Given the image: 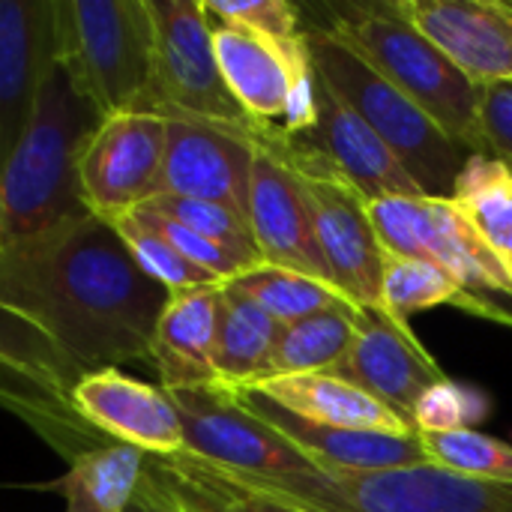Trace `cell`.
<instances>
[{
  "mask_svg": "<svg viewBox=\"0 0 512 512\" xmlns=\"http://www.w3.org/2000/svg\"><path fill=\"white\" fill-rule=\"evenodd\" d=\"M225 285L246 294L282 327L351 303L330 282H321V279H312V276H303V273H294L285 267H273V264H258Z\"/></svg>",
  "mask_w": 512,
  "mask_h": 512,
  "instance_id": "obj_28",
  "label": "cell"
},
{
  "mask_svg": "<svg viewBox=\"0 0 512 512\" xmlns=\"http://www.w3.org/2000/svg\"><path fill=\"white\" fill-rule=\"evenodd\" d=\"M360 306L345 303L282 327L267 378L330 372L354 345ZM264 378V381H267Z\"/></svg>",
  "mask_w": 512,
  "mask_h": 512,
  "instance_id": "obj_26",
  "label": "cell"
},
{
  "mask_svg": "<svg viewBox=\"0 0 512 512\" xmlns=\"http://www.w3.org/2000/svg\"><path fill=\"white\" fill-rule=\"evenodd\" d=\"M441 303H456V285L453 279L423 258H405V255H384V279H381V309L411 324L414 315L435 309Z\"/></svg>",
  "mask_w": 512,
  "mask_h": 512,
  "instance_id": "obj_29",
  "label": "cell"
},
{
  "mask_svg": "<svg viewBox=\"0 0 512 512\" xmlns=\"http://www.w3.org/2000/svg\"><path fill=\"white\" fill-rule=\"evenodd\" d=\"M72 405L96 432L144 456H174L186 450L183 426L168 393L120 369L84 378L72 390Z\"/></svg>",
  "mask_w": 512,
  "mask_h": 512,
  "instance_id": "obj_19",
  "label": "cell"
},
{
  "mask_svg": "<svg viewBox=\"0 0 512 512\" xmlns=\"http://www.w3.org/2000/svg\"><path fill=\"white\" fill-rule=\"evenodd\" d=\"M237 402L291 441L303 456H309L324 474H378V471H399L414 465H429V453L423 438L414 435H390V432H360V429H333L312 423L264 393L243 387L231 390Z\"/></svg>",
  "mask_w": 512,
  "mask_h": 512,
  "instance_id": "obj_15",
  "label": "cell"
},
{
  "mask_svg": "<svg viewBox=\"0 0 512 512\" xmlns=\"http://www.w3.org/2000/svg\"><path fill=\"white\" fill-rule=\"evenodd\" d=\"M168 291L87 213L0 252V381L72 399L105 369L150 363Z\"/></svg>",
  "mask_w": 512,
  "mask_h": 512,
  "instance_id": "obj_1",
  "label": "cell"
},
{
  "mask_svg": "<svg viewBox=\"0 0 512 512\" xmlns=\"http://www.w3.org/2000/svg\"><path fill=\"white\" fill-rule=\"evenodd\" d=\"M309 57L324 84L387 144L426 198H453L465 162L474 156L453 141L420 105L393 87L348 42L321 24H303Z\"/></svg>",
  "mask_w": 512,
  "mask_h": 512,
  "instance_id": "obj_3",
  "label": "cell"
},
{
  "mask_svg": "<svg viewBox=\"0 0 512 512\" xmlns=\"http://www.w3.org/2000/svg\"><path fill=\"white\" fill-rule=\"evenodd\" d=\"M435 465L468 477L512 480V444L477 429H459L444 435H420Z\"/></svg>",
  "mask_w": 512,
  "mask_h": 512,
  "instance_id": "obj_32",
  "label": "cell"
},
{
  "mask_svg": "<svg viewBox=\"0 0 512 512\" xmlns=\"http://www.w3.org/2000/svg\"><path fill=\"white\" fill-rule=\"evenodd\" d=\"M246 222L264 264L285 267L321 282H330L327 261L321 255L309 201L303 186L270 138V126H255V159L249 174ZM336 288V285H333Z\"/></svg>",
  "mask_w": 512,
  "mask_h": 512,
  "instance_id": "obj_12",
  "label": "cell"
},
{
  "mask_svg": "<svg viewBox=\"0 0 512 512\" xmlns=\"http://www.w3.org/2000/svg\"><path fill=\"white\" fill-rule=\"evenodd\" d=\"M270 138L294 168L309 201L315 237L333 285L360 309H381L384 246L366 195L315 147L270 126Z\"/></svg>",
  "mask_w": 512,
  "mask_h": 512,
  "instance_id": "obj_8",
  "label": "cell"
},
{
  "mask_svg": "<svg viewBox=\"0 0 512 512\" xmlns=\"http://www.w3.org/2000/svg\"><path fill=\"white\" fill-rule=\"evenodd\" d=\"M219 288L222 285H207L168 297L150 345V366L159 372L162 390H198L219 384L213 366Z\"/></svg>",
  "mask_w": 512,
  "mask_h": 512,
  "instance_id": "obj_21",
  "label": "cell"
},
{
  "mask_svg": "<svg viewBox=\"0 0 512 512\" xmlns=\"http://www.w3.org/2000/svg\"><path fill=\"white\" fill-rule=\"evenodd\" d=\"M210 27L219 72L237 105L252 123L279 126L291 84L312 69L306 36L300 33L294 39L276 42L219 21H210Z\"/></svg>",
  "mask_w": 512,
  "mask_h": 512,
  "instance_id": "obj_18",
  "label": "cell"
},
{
  "mask_svg": "<svg viewBox=\"0 0 512 512\" xmlns=\"http://www.w3.org/2000/svg\"><path fill=\"white\" fill-rule=\"evenodd\" d=\"M156 210H162L165 216L177 219L180 225L192 228L195 234H201L204 240L222 246L225 252H231L234 258H240L246 267H258L261 252L255 246L252 228L246 222V216L222 207V204H210V201H195V198H177V195H159L156 201H150Z\"/></svg>",
  "mask_w": 512,
  "mask_h": 512,
  "instance_id": "obj_31",
  "label": "cell"
},
{
  "mask_svg": "<svg viewBox=\"0 0 512 512\" xmlns=\"http://www.w3.org/2000/svg\"><path fill=\"white\" fill-rule=\"evenodd\" d=\"M54 57V0H0V171L33 117Z\"/></svg>",
  "mask_w": 512,
  "mask_h": 512,
  "instance_id": "obj_17",
  "label": "cell"
},
{
  "mask_svg": "<svg viewBox=\"0 0 512 512\" xmlns=\"http://www.w3.org/2000/svg\"><path fill=\"white\" fill-rule=\"evenodd\" d=\"M243 483L306 512H512V480L468 477L435 462L378 474Z\"/></svg>",
  "mask_w": 512,
  "mask_h": 512,
  "instance_id": "obj_7",
  "label": "cell"
},
{
  "mask_svg": "<svg viewBox=\"0 0 512 512\" xmlns=\"http://www.w3.org/2000/svg\"><path fill=\"white\" fill-rule=\"evenodd\" d=\"M453 201L512 270V168L507 159L474 153L453 189Z\"/></svg>",
  "mask_w": 512,
  "mask_h": 512,
  "instance_id": "obj_27",
  "label": "cell"
},
{
  "mask_svg": "<svg viewBox=\"0 0 512 512\" xmlns=\"http://www.w3.org/2000/svg\"><path fill=\"white\" fill-rule=\"evenodd\" d=\"M510 3H512V0H510Z\"/></svg>",
  "mask_w": 512,
  "mask_h": 512,
  "instance_id": "obj_40",
  "label": "cell"
},
{
  "mask_svg": "<svg viewBox=\"0 0 512 512\" xmlns=\"http://www.w3.org/2000/svg\"><path fill=\"white\" fill-rule=\"evenodd\" d=\"M486 414H489V402L480 390L447 378L429 387L417 399L411 411V426L417 435H444V432L474 429V423L483 420Z\"/></svg>",
  "mask_w": 512,
  "mask_h": 512,
  "instance_id": "obj_33",
  "label": "cell"
},
{
  "mask_svg": "<svg viewBox=\"0 0 512 512\" xmlns=\"http://www.w3.org/2000/svg\"><path fill=\"white\" fill-rule=\"evenodd\" d=\"M147 471L189 512H306L192 456H147Z\"/></svg>",
  "mask_w": 512,
  "mask_h": 512,
  "instance_id": "obj_24",
  "label": "cell"
},
{
  "mask_svg": "<svg viewBox=\"0 0 512 512\" xmlns=\"http://www.w3.org/2000/svg\"><path fill=\"white\" fill-rule=\"evenodd\" d=\"M126 512H186L177 501H174V495L147 471V465H144V477H141V486H138V492H135V498H132V504H129V510Z\"/></svg>",
  "mask_w": 512,
  "mask_h": 512,
  "instance_id": "obj_37",
  "label": "cell"
},
{
  "mask_svg": "<svg viewBox=\"0 0 512 512\" xmlns=\"http://www.w3.org/2000/svg\"><path fill=\"white\" fill-rule=\"evenodd\" d=\"M369 216L384 252L432 261L453 279L456 309L512 327V270L453 198H378Z\"/></svg>",
  "mask_w": 512,
  "mask_h": 512,
  "instance_id": "obj_5",
  "label": "cell"
},
{
  "mask_svg": "<svg viewBox=\"0 0 512 512\" xmlns=\"http://www.w3.org/2000/svg\"><path fill=\"white\" fill-rule=\"evenodd\" d=\"M366 63L420 105L453 141L471 153H489L480 135V87L405 15L396 3H357L339 9L330 24ZM492 156V153H489Z\"/></svg>",
  "mask_w": 512,
  "mask_h": 512,
  "instance_id": "obj_4",
  "label": "cell"
},
{
  "mask_svg": "<svg viewBox=\"0 0 512 512\" xmlns=\"http://www.w3.org/2000/svg\"><path fill=\"white\" fill-rule=\"evenodd\" d=\"M147 456L126 444H102L78 456L51 486L63 495V512H126L144 477Z\"/></svg>",
  "mask_w": 512,
  "mask_h": 512,
  "instance_id": "obj_25",
  "label": "cell"
},
{
  "mask_svg": "<svg viewBox=\"0 0 512 512\" xmlns=\"http://www.w3.org/2000/svg\"><path fill=\"white\" fill-rule=\"evenodd\" d=\"M252 390L264 393L276 405L333 429H360V432H390V435H414V426L378 402L372 393L348 384L330 372L312 375H285L267 378Z\"/></svg>",
  "mask_w": 512,
  "mask_h": 512,
  "instance_id": "obj_22",
  "label": "cell"
},
{
  "mask_svg": "<svg viewBox=\"0 0 512 512\" xmlns=\"http://www.w3.org/2000/svg\"><path fill=\"white\" fill-rule=\"evenodd\" d=\"M507 162H510V168H512V159H507Z\"/></svg>",
  "mask_w": 512,
  "mask_h": 512,
  "instance_id": "obj_38",
  "label": "cell"
},
{
  "mask_svg": "<svg viewBox=\"0 0 512 512\" xmlns=\"http://www.w3.org/2000/svg\"><path fill=\"white\" fill-rule=\"evenodd\" d=\"M282 324L273 321L258 303L240 294L231 285L219 288V318H216V345L213 366L219 387L243 390L267 378Z\"/></svg>",
  "mask_w": 512,
  "mask_h": 512,
  "instance_id": "obj_23",
  "label": "cell"
},
{
  "mask_svg": "<svg viewBox=\"0 0 512 512\" xmlns=\"http://www.w3.org/2000/svg\"><path fill=\"white\" fill-rule=\"evenodd\" d=\"M480 135L492 156L512 159V81L480 87Z\"/></svg>",
  "mask_w": 512,
  "mask_h": 512,
  "instance_id": "obj_36",
  "label": "cell"
},
{
  "mask_svg": "<svg viewBox=\"0 0 512 512\" xmlns=\"http://www.w3.org/2000/svg\"><path fill=\"white\" fill-rule=\"evenodd\" d=\"M210 21L243 27L264 39H294L303 33V12L288 0H201Z\"/></svg>",
  "mask_w": 512,
  "mask_h": 512,
  "instance_id": "obj_34",
  "label": "cell"
},
{
  "mask_svg": "<svg viewBox=\"0 0 512 512\" xmlns=\"http://www.w3.org/2000/svg\"><path fill=\"white\" fill-rule=\"evenodd\" d=\"M111 225L120 234V240L126 243V249L135 258V264L153 282H159L168 294H180V291H192V288H207V285H222L210 273H204L195 264H189L165 237H159L153 228H147L135 213L117 216V219H111Z\"/></svg>",
  "mask_w": 512,
  "mask_h": 512,
  "instance_id": "obj_30",
  "label": "cell"
},
{
  "mask_svg": "<svg viewBox=\"0 0 512 512\" xmlns=\"http://www.w3.org/2000/svg\"><path fill=\"white\" fill-rule=\"evenodd\" d=\"M477 87L512 81L510 0H393Z\"/></svg>",
  "mask_w": 512,
  "mask_h": 512,
  "instance_id": "obj_16",
  "label": "cell"
},
{
  "mask_svg": "<svg viewBox=\"0 0 512 512\" xmlns=\"http://www.w3.org/2000/svg\"><path fill=\"white\" fill-rule=\"evenodd\" d=\"M294 138L324 153L366 195V201L423 195L420 186L402 168V162L387 150V144L324 84L318 72H315V126Z\"/></svg>",
  "mask_w": 512,
  "mask_h": 512,
  "instance_id": "obj_20",
  "label": "cell"
},
{
  "mask_svg": "<svg viewBox=\"0 0 512 512\" xmlns=\"http://www.w3.org/2000/svg\"><path fill=\"white\" fill-rule=\"evenodd\" d=\"M330 375L372 393L408 423L417 399L429 387L450 378L420 345L411 324L390 318L384 309H360L354 345L330 369Z\"/></svg>",
  "mask_w": 512,
  "mask_h": 512,
  "instance_id": "obj_14",
  "label": "cell"
},
{
  "mask_svg": "<svg viewBox=\"0 0 512 512\" xmlns=\"http://www.w3.org/2000/svg\"><path fill=\"white\" fill-rule=\"evenodd\" d=\"M180 426L186 453L240 480H315L327 477L291 441L249 414L225 387L165 390Z\"/></svg>",
  "mask_w": 512,
  "mask_h": 512,
  "instance_id": "obj_10",
  "label": "cell"
},
{
  "mask_svg": "<svg viewBox=\"0 0 512 512\" xmlns=\"http://www.w3.org/2000/svg\"><path fill=\"white\" fill-rule=\"evenodd\" d=\"M186 512H189V510H186Z\"/></svg>",
  "mask_w": 512,
  "mask_h": 512,
  "instance_id": "obj_39",
  "label": "cell"
},
{
  "mask_svg": "<svg viewBox=\"0 0 512 512\" xmlns=\"http://www.w3.org/2000/svg\"><path fill=\"white\" fill-rule=\"evenodd\" d=\"M132 213H135L147 228H153L159 237H165L189 264H195L198 270L210 273V276L219 279L222 285H225V282H234L237 276H243L246 270H252V267H246L240 258H234L231 252H225L222 246L204 240V237L195 234L192 228H186V225H180L177 219L165 216V213L156 210L153 204H144V207H138V210H132Z\"/></svg>",
  "mask_w": 512,
  "mask_h": 512,
  "instance_id": "obj_35",
  "label": "cell"
},
{
  "mask_svg": "<svg viewBox=\"0 0 512 512\" xmlns=\"http://www.w3.org/2000/svg\"><path fill=\"white\" fill-rule=\"evenodd\" d=\"M162 195L222 204L240 216L249 207V174L255 159V126L237 129L195 117H165Z\"/></svg>",
  "mask_w": 512,
  "mask_h": 512,
  "instance_id": "obj_13",
  "label": "cell"
},
{
  "mask_svg": "<svg viewBox=\"0 0 512 512\" xmlns=\"http://www.w3.org/2000/svg\"><path fill=\"white\" fill-rule=\"evenodd\" d=\"M150 18V90L141 111L255 126L231 96L201 0H144Z\"/></svg>",
  "mask_w": 512,
  "mask_h": 512,
  "instance_id": "obj_9",
  "label": "cell"
},
{
  "mask_svg": "<svg viewBox=\"0 0 512 512\" xmlns=\"http://www.w3.org/2000/svg\"><path fill=\"white\" fill-rule=\"evenodd\" d=\"M99 120L102 114L54 57L33 117L0 171V252L90 213L78 186V156Z\"/></svg>",
  "mask_w": 512,
  "mask_h": 512,
  "instance_id": "obj_2",
  "label": "cell"
},
{
  "mask_svg": "<svg viewBox=\"0 0 512 512\" xmlns=\"http://www.w3.org/2000/svg\"><path fill=\"white\" fill-rule=\"evenodd\" d=\"M168 120L156 111L102 117L78 156L84 207L111 222L162 195Z\"/></svg>",
  "mask_w": 512,
  "mask_h": 512,
  "instance_id": "obj_11",
  "label": "cell"
},
{
  "mask_svg": "<svg viewBox=\"0 0 512 512\" xmlns=\"http://www.w3.org/2000/svg\"><path fill=\"white\" fill-rule=\"evenodd\" d=\"M54 48L102 117L144 108L150 90L144 0H54Z\"/></svg>",
  "mask_w": 512,
  "mask_h": 512,
  "instance_id": "obj_6",
  "label": "cell"
}]
</instances>
